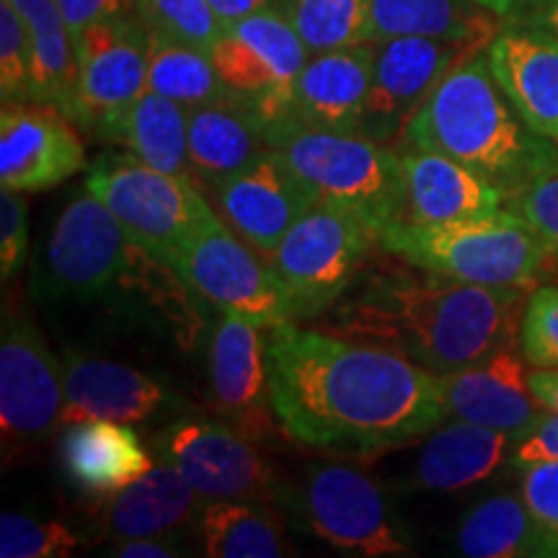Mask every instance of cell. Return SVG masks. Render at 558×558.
Here are the masks:
<instances>
[{
    "mask_svg": "<svg viewBox=\"0 0 558 558\" xmlns=\"http://www.w3.org/2000/svg\"><path fill=\"white\" fill-rule=\"evenodd\" d=\"M267 369L277 427L320 456H388L448 416L439 375L390 349L292 320L269 329Z\"/></svg>",
    "mask_w": 558,
    "mask_h": 558,
    "instance_id": "cell-1",
    "label": "cell"
},
{
    "mask_svg": "<svg viewBox=\"0 0 558 558\" xmlns=\"http://www.w3.org/2000/svg\"><path fill=\"white\" fill-rule=\"evenodd\" d=\"M527 295V288L380 267L331 305L324 331L378 344L445 375L518 344Z\"/></svg>",
    "mask_w": 558,
    "mask_h": 558,
    "instance_id": "cell-2",
    "label": "cell"
},
{
    "mask_svg": "<svg viewBox=\"0 0 558 558\" xmlns=\"http://www.w3.org/2000/svg\"><path fill=\"white\" fill-rule=\"evenodd\" d=\"M409 148L448 156L509 199L558 163V145L530 130L494 78L486 50L465 54L439 81L403 132Z\"/></svg>",
    "mask_w": 558,
    "mask_h": 558,
    "instance_id": "cell-3",
    "label": "cell"
},
{
    "mask_svg": "<svg viewBox=\"0 0 558 558\" xmlns=\"http://www.w3.org/2000/svg\"><path fill=\"white\" fill-rule=\"evenodd\" d=\"M378 241L409 267L488 288H533L556 251L512 209L439 226L396 220Z\"/></svg>",
    "mask_w": 558,
    "mask_h": 558,
    "instance_id": "cell-4",
    "label": "cell"
},
{
    "mask_svg": "<svg viewBox=\"0 0 558 558\" xmlns=\"http://www.w3.org/2000/svg\"><path fill=\"white\" fill-rule=\"evenodd\" d=\"M267 143L308 181L324 205L354 215L375 235L403 218L399 148L357 132L305 128L292 114L269 124Z\"/></svg>",
    "mask_w": 558,
    "mask_h": 558,
    "instance_id": "cell-5",
    "label": "cell"
},
{
    "mask_svg": "<svg viewBox=\"0 0 558 558\" xmlns=\"http://www.w3.org/2000/svg\"><path fill=\"white\" fill-rule=\"evenodd\" d=\"M86 190L111 209L140 254L181 275L194 235L215 218L190 173H166L130 158H99Z\"/></svg>",
    "mask_w": 558,
    "mask_h": 558,
    "instance_id": "cell-6",
    "label": "cell"
},
{
    "mask_svg": "<svg viewBox=\"0 0 558 558\" xmlns=\"http://www.w3.org/2000/svg\"><path fill=\"white\" fill-rule=\"evenodd\" d=\"M284 505L295 509L305 530L347 556H409L414 548L378 481L341 460L308 465L300 488H288Z\"/></svg>",
    "mask_w": 558,
    "mask_h": 558,
    "instance_id": "cell-7",
    "label": "cell"
},
{
    "mask_svg": "<svg viewBox=\"0 0 558 558\" xmlns=\"http://www.w3.org/2000/svg\"><path fill=\"white\" fill-rule=\"evenodd\" d=\"M373 241L378 235L344 209L324 202L308 209L269 259L288 292L292 316L316 318L329 311L357 282Z\"/></svg>",
    "mask_w": 558,
    "mask_h": 558,
    "instance_id": "cell-8",
    "label": "cell"
},
{
    "mask_svg": "<svg viewBox=\"0 0 558 558\" xmlns=\"http://www.w3.org/2000/svg\"><path fill=\"white\" fill-rule=\"evenodd\" d=\"M137 251L111 209L88 190L70 199L54 222L32 290L52 300H99L117 288Z\"/></svg>",
    "mask_w": 558,
    "mask_h": 558,
    "instance_id": "cell-9",
    "label": "cell"
},
{
    "mask_svg": "<svg viewBox=\"0 0 558 558\" xmlns=\"http://www.w3.org/2000/svg\"><path fill=\"white\" fill-rule=\"evenodd\" d=\"M65 388L62 360L47 339L13 305L3 308L0 324V429L3 463L37 448L62 424Z\"/></svg>",
    "mask_w": 558,
    "mask_h": 558,
    "instance_id": "cell-10",
    "label": "cell"
},
{
    "mask_svg": "<svg viewBox=\"0 0 558 558\" xmlns=\"http://www.w3.org/2000/svg\"><path fill=\"white\" fill-rule=\"evenodd\" d=\"M153 450L205 501H284L288 488L241 429L209 418H179L153 437Z\"/></svg>",
    "mask_w": 558,
    "mask_h": 558,
    "instance_id": "cell-11",
    "label": "cell"
},
{
    "mask_svg": "<svg viewBox=\"0 0 558 558\" xmlns=\"http://www.w3.org/2000/svg\"><path fill=\"white\" fill-rule=\"evenodd\" d=\"M308 60V47L275 3L222 26L213 47L220 78L267 128L290 114L292 88Z\"/></svg>",
    "mask_w": 558,
    "mask_h": 558,
    "instance_id": "cell-12",
    "label": "cell"
},
{
    "mask_svg": "<svg viewBox=\"0 0 558 558\" xmlns=\"http://www.w3.org/2000/svg\"><path fill=\"white\" fill-rule=\"evenodd\" d=\"M179 279L218 305L220 313H235L259 329H275L295 318L275 269L235 239L218 215L192 239Z\"/></svg>",
    "mask_w": 558,
    "mask_h": 558,
    "instance_id": "cell-13",
    "label": "cell"
},
{
    "mask_svg": "<svg viewBox=\"0 0 558 558\" xmlns=\"http://www.w3.org/2000/svg\"><path fill=\"white\" fill-rule=\"evenodd\" d=\"M375 73L369 86L360 135L390 143L403 137L411 117L424 107L432 90L465 54L486 50L481 45L432 37H399L375 45Z\"/></svg>",
    "mask_w": 558,
    "mask_h": 558,
    "instance_id": "cell-14",
    "label": "cell"
},
{
    "mask_svg": "<svg viewBox=\"0 0 558 558\" xmlns=\"http://www.w3.org/2000/svg\"><path fill=\"white\" fill-rule=\"evenodd\" d=\"M78 50V104L75 124L96 135L148 90L150 32L140 16L88 26Z\"/></svg>",
    "mask_w": 558,
    "mask_h": 558,
    "instance_id": "cell-15",
    "label": "cell"
},
{
    "mask_svg": "<svg viewBox=\"0 0 558 558\" xmlns=\"http://www.w3.org/2000/svg\"><path fill=\"white\" fill-rule=\"evenodd\" d=\"M222 215L241 239L271 259L288 230L320 202L316 190L275 148L215 186Z\"/></svg>",
    "mask_w": 558,
    "mask_h": 558,
    "instance_id": "cell-16",
    "label": "cell"
},
{
    "mask_svg": "<svg viewBox=\"0 0 558 558\" xmlns=\"http://www.w3.org/2000/svg\"><path fill=\"white\" fill-rule=\"evenodd\" d=\"M88 166L73 120L37 101L3 104L0 111V186L45 192Z\"/></svg>",
    "mask_w": 558,
    "mask_h": 558,
    "instance_id": "cell-17",
    "label": "cell"
},
{
    "mask_svg": "<svg viewBox=\"0 0 558 558\" xmlns=\"http://www.w3.org/2000/svg\"><path fill=\"white\" fill-rule=\"evenodd\" d=\"M209 401L230 427L251 439L271 429L267 339L251 320L222 313L209 339Z\"/></svg>",
    "mask_w": 558,
    "mask_h": 558,
    "instance_id": "cell-18",
    "label": "cell"
},
{
    "mask_svg": "<svg viewBox=\"0 0 558 558\" xmlns=\"http://www.w3.org/2000/svg\"><path fill=\"white\" fill-rule=\"evenodd\" d=\"M445 414L507 432L518 439L543 414L530 388V365L520 349L507 347L476 365L439 375Z\"/></svg>",
    "mask_w": 558,
    "mask_h": 558,
    "instance_id": "cell-19",
    "label": "cell"
},
{
    "mask_svg": "<svg viewBox=\"0 0 558 558\" xmlns=\"http://www.w3.org/2000/svg\"><path fill=\"white\" fill-rule=\"evenodd\" d=\"M62 388L65 409L62 424L109 418L135 424L173 407V396L156 378L124 362L65 349L62 352Z\"/></svg>",
    "mask_w": 558,
    "mask_h": 558,
    "instance_id": "cell-20",
    "label": "cell"
},
{
    "mask_svg": "<svg viewBox=\"0 0 558 558\" xmlns=\"http://www.w3.org/2000/svg\"><path fill=\"white\" fill-rule=\"evenodd\" d=\"M486 54L527 128L558 145V39L530 21H505Z\"/></svg>",
    "mask_w": 558,
    "mask_h": 558,
    "instance_id": "cell-21",
    "label": "cell"
},
{
    "mask_svg": "<svg viewBox=\"0 0 558 558\" xmlns=\"http://www.w3.org/2000/svg\"><path fill=\"white\" fill-rule=\"evenodd\" d=\"M373 41L311 54L292 88L290 114L305 128L357 132L375 73Z\"/></svg>",
    "mask_w": 558,
    "mask_h": 558,
    "instance_id": "cell-22",
    "label": "cell"
},
{
    "mask_svg": "<svg viewBox=\"0 0 558 558\" xmlns=\"http://www.w3.org/2000/svg\"><path fill=\"white\" fill-rule=\"evenodd\" d=\"M403 218L418 226H439L494 215L507 207L505 192L463 163L429 150L401 153Z\"/></svg>",
    "mask_w": 558,
    "mask_h": 558,
    "instance_id": "cell-23",
    "label": "cell"
},
{
    "mask_svg": "<svg viewBox=\"0 0 558 558\" xmlns=\"http://www.w3.org/2000/svg\"><path fill=\"white\" fill-rule=\"evenodd\" d=\"M514 437L456 418L439 424L424 439L414 471L403 488L409 492H460L492 478L512 458Z\"/></svg>",
    "mask_w": 558,
    "mask_h": 558,
    "instance_id": "cell-24",
    "label": "cell"
},
{
    "mask_svg": "<svg viewBox=\"0 0 558 558\" xmlns=\"http://www.w3.org/2000/svg\"><path fill=\"white\" fill-rule=\"evenodd\" d=\"M205 501L177 469L158 460L143 478L111 494L104 527L111 543L153 535H177L197 520Z\"/></svg>",
    "mask_w": 558,
    "mask_h": 558,
    "instance_id": "cell-25",
    "label": "cell"
},
{
    "mask_svg": "<svg viewBox=\"0 0 558 558\" xmlns=\"http://www.w3.org/2000/svg\"><path fill=\"white\" fill-rule=\"evenodd\" d=\"M62 456L70 478L86 492L104 497L135 484L156 465L137 432L130 424L109 418L70 424Z\"/></svg>",
    "mask_w": 558,
    "mask_h": 558,
    "instance_id": "cell-26",
    "label": "cell"
},
{
    "mask_svg": "<svg viewBox=\"0 0 558 558\" xmlns=\"http://www.w3.org/2000/svg\"><path fill=\"white\" fill-rule=\"evenodd\" d=\"M267 148V124L241 99L190 109V169L213 190Z\"/></svg>",
    "mask_w": 558,
    "mask_h": 558,
    "instance_id": "cell-27",
    "label": "cell"
},
{
    "mask_svg": "<svg viewBox=\"0 0 558 558\" xmlns=\"http://www.w3.org/2000/svg\"><path fill=\"white\" fill-rule=\"evenodd\" d=\"M94 137L122 145L130 156L166 173H190V109L145 90Z\"/></svg>",
    "mask_w": 558,
    "mask_h": 558,
    "instance_id": "cell-28",
    "label": "cell"
},
{
    "mask_svg": "<svg viewBox=\"0 0 558 558\" xmlns=\"http://www.w3.org/2000/svg\"><path fill=\"white\" fill-rule=\"evenodd\" d=\"M501 29V19L476 0H373L369 9V41L399 37H432L492 45Z\"/></svg>",
    "mask_w": 558,
    "mask_h": 558,
    "instance_id": "cell-29",
    "label": "cell"
},
{
    "mask_svg": "<svg viewBox=\"0 0 558 558\" xmlns=\"http://www.w3.org/2000/svg\"><path fill=\"white\" fill-rule=\"evenodd\" d=\"M24 19L34 54V101L60 109L75 122L78 50L58 0H11Z\"/></svg>",
    "mask_w": 558,
    "mask_h": 558,
    "instance_id": "cell-30",
    "label": "cell"
},
{
    "mask_svg": "<svg viewBox=\"0 0 558 558\" xmlns=\"http://www.w3.org/2000/svg\"><path fill=\"white\" fill-rule=\"evenodd\" d=\"M458 550L469 558L558 556L556 541L533 518L522 497L494 494L460 520Z\"/></svg>",
    "mask_w": 558,
    "mask_h": 558,
    "instance_id": "cell-31",
    "label": "cell"
},
{
    "mask_svg": "<svg viewBox=\"0 0 558 558\" xmlns=\"http://www.w3.org/2000/svg\"><path fill=\"white\" fill-rule=\"evenodd\" d=\"M269 501L233 499L202 505L194 530L209 558H279L288 556L284 525Z\"/></svg>",
    "mask_w": 558,
    "mask_h": 558,
    "instance_id": "cell-32",
    "label": "cell"
},
{
    "mask_svg": "<svg viewBox=\"0 0 558 558\" xmlns=\"http://www.w3.org/2000/svg\"><path fill=\"white\" fill-rule=\"evenodd\" d=\"M148 88L186 109L239 99L220 78L213 54L158 32H150Z\"/></svg>",
    "mask_w": 558,
    "mask_h": 558,
    "instance_id": "cell-33",
    "label": "cell"
},
{
    "mask_svg": "<svg viewBox=\"0 0 558 558\" xmlns=\"http://www.w3.org/2000/svg\"><path fill=\"white\" fill-rule=\"evenodd\" d=\"M311 54L369 41L373 0H275Z\"/></svg>",
    "mask_w": 558,
    "mask_h": 558,
    "instance_id": "cell-34",
    "label": "cell"
},
{
    "mask_svg": "<svg viewBox=\"0 0 558 558\" xmlns=\"http://www.w3.org/2000/svg\"><path fill=\"white\" fill-rule=\"evenodd\" d=\"M135 11L148 32L186 41L209 54L222 34V21L209 0H135Z\"/></svg>",
    "mask_w": 558,
    "mask_h": 558,
    "instance_id": "cell-35",
    "label": "cell"
},
{
    "mask_svg": "<svg viewBox=\"0 0 558 558\" xmlns=\"http://www.w3.org/2000/svg\"><path fill=\"white\" fill-rule=\"evenodd\" d=\"M78 535L58 520L32 514H0V556L3 558H65L78 548Z\"/></svg>",
    "mask_w": 558,
    "mask_h": 558,
    "instance_id": "cell-36",
    "label": "cell"
},
{
    "mask_svg": "<svg viewBox=\"0 0 558 558\" xmlns=\"http://www.w3.org/2000/svg\"><path fill=\"white\" fill-rule=\"evenodd\" d=\"M0 99L34 101V54L24 19L11 0H0Z\"/></svg>",
    "mask_w": 558,
    "mask_h": 558,
    "instance_id": "cell-37",
    "label": "cell"
},
{
    "mask_svg": "<svg viewBox=\"0 0 558 558\" xmlns=\"http://www.w3.org/2000/svg\"><path fill=\"white\" fill-rule=\"evenodd\" d=\"M518 349L530 367L558 369V288H538L527 295Z\"/></svg>",
    "mask_w": 558,
    "mask_h": 558,
    "instance_id": "cell-38",
    "label": "cell"
},
{
    "mask_svg": "<svg viewBox=\"0 0 558 558\" xmlns=\"http://www.w3.org/2000/svg\"><path fill=\"white\" fill-rule=\"evenodd\" d=\"M507 209L533 226L535 233L558 254V163L535 173L518 194L507 199Z\"/></svg>",
    "mask_w": 558,
    "mask_h": 558,
    "instance_id": "cell-39",
    "label": "cell"
},
{
    "mask_svg": "<svg viewBox=\"0 0 558 558\" xmlns=\"http://www.w3.org/2000/svg\"><path fill=\"white\" fill-rule=\"evenodd\" d=\"M29 207L21 192L0 194V277L11 282L29 259Z\"/></svg>",
    "mask_w": 558,
    "mask_h": 558,
    "instance_id": "cell-40",
    "label": "cell"
},
{
    "mask_svg": "<svg viewBox=\"0 0 558 558\" xmlns=\"http://www.w3.org/2000/svg\"><path fill=\"white\" fill-rule=\"evenodd\" d=\"M520 497L558 546V460H538L520 469Z\"/></svg>",
    "mask_w": 558,
    "mask_h": 558,
    "instance_id": "cell-41",
    "label": "cell"
},
{
    "mask_svg": "<svg viewBox=\"0 0 558 558\" xmlns=\"http://www.w3.org/2000/svg\"><path fill=\"white\" fill-rule=\"evenodd\" d=\"M62 19L73 32L75 41L88 26L124 16H135V0H58Z\"/></svg>",
    "mask_w": 558,
    "mask_h": 558,
    "instance_id": "cell-42",
    "label": "cell"
},
{
    "mask_svg": "<svg viewBox=\"0 0 558 558\" xmlns=\"http://www.w3.org/2000/svg\"><path fill=\"white\" fill-rule=\"evenodd\" d=\"M538 460H558V414L554 411H543L538 422L514 439V469L520 471Z\"/></svg>",
    "mask_w": 558,
    "mask_h": 558,
    "instance_id": "cell-43",
    "label": "cell"
},
{
    "mask_svg": "<svg viewBox=\"0 0 558 558\" xmlns=\"http://www.w3.org/2000/svg\"><path fill=\"white\" fill-rule=\"evenodd\" d=\"M111 556L120 558H177L184 556L177 535H153V538L120 541L111 548Z\"/></svg>",
    "mask_w": 558,
    "mask_h": 558,
    "instance_id": "cell-44",
    "label": "cell"
},
{
    "mask_svg": "<svg viewBox=\"0 0 558 558\" xmlns=\"http://www.w3.org/2000/svg\"><path fill=\"white\" fill-rule=\"evenodd\" d=\"M530 388L543 409L558 414V369H530Z\"/></svg>",
    "mask_w": 558,
    "mask_h": 558,
    "instance_id": "cell-45",
    "label": "cell"
},
{
    "mask_svg": "<svg viewBox=\"0 0 558 558\" xmlns=\"http://www.w3.org/2000/svg\"><path fill=\"white\" fill-rule=\"evenodd\" d=\"M271 3H275V0H209V5H213L215 13L220 16L222 26L233 24V21L239 19H246L251 13L267 9Z\"/></svg>",
    "mask_w": 558,
    "mask_h": 558,
    "instance_id": "cell-46",
    "label": "cell"
},
{
    "mask_svg": "<svg viewBox=\"0 0 558 558\" xmlns=\"http://www.w3.org/2000/svg\"><path fill=\"white\" fill-rule=\"evenodd\" d=\"M476 3L484 5L486 11H492L501 21H518L525 19L530 11L538 9L543 0H476Z\"/></svg>",
    "mask_w": 558,
    "mask_h": 558,
    "instance_id": "cell-47",
    "label": "cell"
},
{
    "mask_svg": "<svg viewBox=\"0 0 558 558\" xmlns=\"http://www.w3.org/2000/svg\"><path fill=\"white\" fill-rule=\"evenodd\" d=\"M518 21H530V24L541 26V29L550 32L558 39V0H543L538 9L530 11L525 19Z\"/></svg>",
    "mask_w": 558,
    "mask_h": 558,
    "instance_id": "cell-48",
    "label": "cell"
}]
</instances>
